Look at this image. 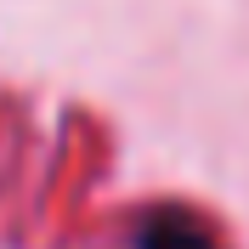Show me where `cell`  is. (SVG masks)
Segmentation results:
<instances>
[{
	"mask_svg": "<svg viewBox=\"0 0 249 249\" xmlns=\"http://www.w3.org/2000/svg\"><path fill=\"white\" fill-rule=\"evenodd\" d=\"M142 249H215L210 238H204L198 221H187V215H159L147 232H142Z\"/></svg>",
	"mask_w": 249,
	"mask_h": 249,
	"instance_id": "6da1fadb",
	"label": "cell"
}]
</instances>
